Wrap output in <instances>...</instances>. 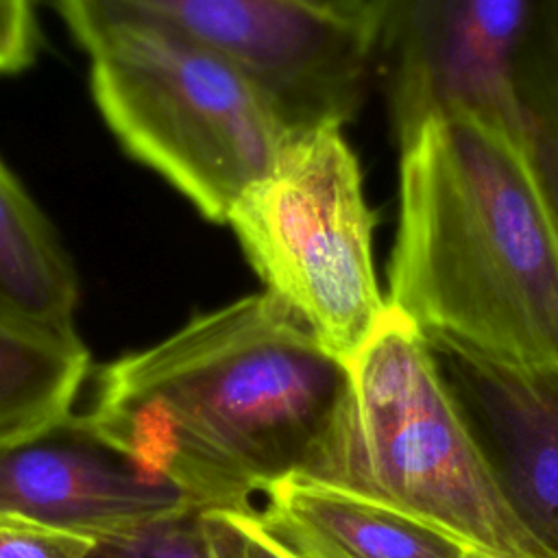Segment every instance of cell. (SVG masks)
I'll return each mask as SVG.
<instances>
[{"instance_id":"obj_5","label":"cell","mask_w":558,"mask_h":558,"mask_svg":"<svg viewBox=\"0 0 558 558\" xmlns=\"http://www.w3.org/2000/svg\"><path fill=\"white\" fill-rule=\"evenodd\" d=\"M227 225L266 292L325 349L351 362L386 316L388 301L373 264L375 214L342 124L294 129Z\"/></svg>"},{"instance_id":"obj_9","label":"cell","mask_w":558,"mask_h":558,"mask_svg":"<svg viewBox=\"0 0 558 558\" xmlns=\"http://www.w3.org/2000/svg\"><path fill=\"white\" fill-rule=\"evenodd\" d=\"M501 495L558 556V368H532L425 336Z\"/></svg>"},{"instance_id":"obj_2","label":"cell","mask_w":558,"mask_h":558,"mask_svg":"<svg viewBox=\"0 0 558 558\" xmlns=\"http://www.w3.org/2000/svg\"><path fill=\"white\" fill-rule=\"evenodd\" d=\"M399 153L388 307L425 336L558 368V231L523 137L447 116Z\"/></svg>"},{"instance_id":"obj_17","label":"cell","mask_w":558,"mask_h":558,"mask_svg":"<svg viewBox=\"0 0 558 558\" xmlns=\"http://www.w3.org/2000/svg\"><path fill=\"white\" fill-rule=\"evenodd\" d=\"M35 52L33 0H0V74L26 68Z\"/></svg>"},{"instance_id":"obj_14","label":"cell","mask_w":558,"mask_h":558,"mask_svg":"<svg viewBox=\"0 0 558 558\" xmlns=\"http://www.w3.org/2000/svg\"><path fill=\"white\" fill-rule=\"evenodd\" d=\"M198 508L96 541L87 558H211Z\"/></svg>"},{"instance_id":"obj_19","label":"cell","mask_w":558,"mask_h":558,"mask_svg":"<svg viewBox=\"0 0 558 558\" xmlns=\"http://www.w3.org/2000/svg\"><path fill=\"white\" fill-rule=\"evenodd\" d=\"M462 558H501V556H495V554H486V551H480V549H469Z\"/></svg>"},{"instance_id":"obj_6","label":"cell","mask_w":558,"mask_h":558,"mask_svg":"<svg viewBox=\"0 0 558 558\" xmlns=\"http://www.w3.org/2000/svg\"><path fill=\"white\" fill-rule=\"evenodd\" d=\"M85 48L137 24L207 50L242 70L292 129L349 122L373 76L368 26L290 0H54Z\"/></svg>"},{"instance_id":"obj_18","label":"cell","mask_w":558,"mask_h":558,"mask_svg":"<svg viewBox=\"0 0 558 558\" xmlns=\"http://www.w3.org/2000/svg\"><path fill=\"white\" fill-rule=\"evenodd\" d=\"M290 2L336 20H344V22L364 24L368 17V0H290Z\"/></svg>"},{"instance_id":"obj_4","label":"cell","mask_w":558,"mask_h":558,"mask_svg":"<svg viewBox=\"0 0 558 558\" xmlns=\"http://www.w3.org/2000/svg\"><path fill=\"white\" fill-rule=\"evenodd\" d=\"M85 50L94 102L118 142L207 220L227 225L294 131L270 96L225 59L137 24Z\"/></svg>"},{"instance_id":"obj_15","label":"cell","mask_w":558,"mask_h":558,"mask_svg":"<svg viewBox=\"0 0 558 558\" xmlns=\"http://www.w3.org/2000/svg\"><path fill=\"white\" fill-rule=\"evenodd\" d=\"M201 527L211 558H301L262 523L257 510H203Z\"/></svg>"},{"instance_id":"obj_12","label":"cell","mask_w":558,"mask_h":558,"mask_svg":"<svg viewBox=\"0 0 558 558\" xmlns=\"http://www.w3.org/2000/svg\"><path fill=\"white\" fill-rule=\"evenodd\" d=\"M89 366L76 331H54L0 312V445L72 414Z\"/></svg>"},{"instance_id":"obj_7","label":"cell","mask_w":558,"mask_h":558,"mask_svg":"<svg viewBox=\"0 0 558 558\" xmlns=\"http://www.w3.org/2000/svg\"><path fill=\"white\" fill-rule=\"evenodd\" d=\"M543 0H368L373 74L397 146L425 122L477 116L523 137L517 68Z\"/></svg>"},{"instance_id":"obj_10","label":"cell","mask_w":558,"mask_h":558,"mask_svg":"<svg viewBox=\"0 0 558 558\" xmlns=\"http://www.w3.org/2000/svg\"><path fill=\"white\" fill-rule=\"evenodd\" d=\"M257 514L301 558H462L471 549L390 504L307 477L270 488Z\"/></svg>"},{"instance_id":"obj_1","label":"cell","mask_w":558,"mask_h":558,"mask_svg":"<svg viewBox=\"0 0 558 558\" xmlns=\"http://www.w3.org/2000/svg\"><path fill=\"white\" fill-rule=\"evenodd\" d=\"M349 388V362L264 290L107 364L85 416L196 508L253 512L310 473Z\"/></svg>"},{"instance_id":"obj_16","label":"cell","mask_w":558,"mask_h":558,"mask_svg":"<svg viewBox=\"0 0 558 558\" xmlns=\"http://www.w3.org/2000/svg\"><path fill=\"white\" fill-rule=\"evenodd\" d=\"M96 541L33 523L0 517V558H87Z\"/></svg>"},{"instance_id":"obj_3","label":"cell","mask_w":558,"mask_h":558,"mask_svg":"<svg viewBox=\"0 0 558 558\" xmlns=\"http://www.w3.org/2000/svg\"><path fill=\"white\" fill-rule=\"evenodd\" d=\"M349 368V397L307 480L390 504L471 549L558 558L501 495L408 318L388 307Z\"/></svg>"},{"instance_id":"obj_13","label":"cell","mask_w":558,"mask_h":558,"mask_svg":"<svg viewBox=\"0 0 558 558\" xmlns=\"http://www.w3.org/2000/svg\"><path fill=\"white\" fill-rule=\"evenodd\" d=\"M514 87L525 150L558 231V0H543Z\"/></svg>"},{"instance_id":"obj_11","label":"cell","mask_w":558,"mask_h":558,"mask_svg":"<svg viewBox=\"0 0 558 558\" xmlns=\"http://www.w3.org/2000/svg\"><path fill=\"white\" fill-rule=\"evenodd\" d=\"M78 281L57 231L0 161V312L76 331Z\"/></svg>"},{"instance_id":"obj_8","label":"cell","mask_w":558,"mask_h":558,"mask_svg":"<svg viewBox=\"0 0 558 558\" xmlns=\"http://www.w3.org/2000/svg\"><path fill=\"white\" fill-rule=\"evenodd\" d=\"M192 508L185 493L98 436L85 414L0 445V517L102 541Z\"/></svg>"}]
</instances>
